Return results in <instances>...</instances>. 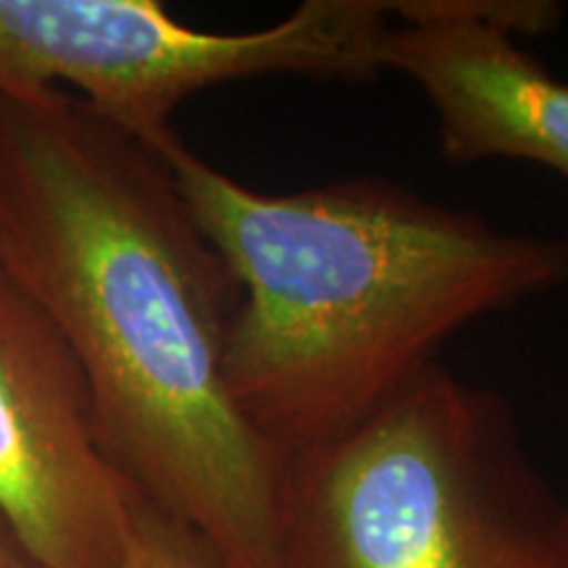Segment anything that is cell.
Wrapping results in <instances>:
<instances>
[{
  "instance_id": "52a82bcc",
  "label": "cell",
  "mask_w": 568,
  "mask_h": 568,
  "mask_svg": "<svg viewBox=\"0 0 568 568\" xmlns=\"http://www.w3.org/2000/svg\"><path fill=\"white\" fill-rule=\"evenodd\" d=\"M119 568H230L193 527L130 489L124 550Z\"/></svg>"
},
{
  "instance_id": "5b68a950",
  "label": "cell",
  "mask_w": 568,
  "mask_h": 568,
  "mask_svg": "<svg viewBox=\"0 0 568 568\" xmlns=\"http://www.w3.org/2000/svg\"><path fill=\"white\" fill-rule=\"evenodd\" d=\"M0 514L38 568H119L130 487L98 443L80 364L0 266Z\"/></svg>"
},
{
  "instance_id": "9c48e42d",
  "label": "cell",
  "mask_w": 568,
  "mask_h": 568,
  "mask_svg": "<svg viewBox=\"0 0 568 568\" xmlns=\"http://www.w3.org/2000/svg\"><path fill=\"white\" fill-rule=\"evenodd\" d=\"M560 545H564V564L568 568V495L560 500Z\"/></svg>"
},
{
  "instance_id": "8992f818",
  "label": "cell",
  "mask_w": 568,
  "mask_h": 568,
  "mask_svg": "<svg viewBox=\"0 0 568 568\" xmlns=\"http://www.w3.org/2000/svg\"><path fill=\"white\" fill-rule=\"evenodd\" d=\"M382 69L418 84L437 113L445 161H529L568 180V82L516 34H550L556 0H400Z\"/></svg>"
},
{
  "instance_id": "6da1fadb",
  "label": "cell",
  "mask_w": 568,
  "mask_h": 568,
  "mask_svg": "<svg viewBox=\"0 0 568 568\" xmlns=\"http://www.w3.org/2000/svg\"><path fill=\"white\" fill-rule=\"evenodd\" d=\"M0 266L67 339L124 485L230 568H280L287 458L226 382L240 284L166 155L63 90L0 95Z\"/></svg>"
},
{
  "instance_id": "277c9868",
  "label": "cell",
  "mask_w": 568,
  "mask_h": 568,
  "mask_svg": "<svg viewBox=\"0 0 568 568\" xmlns=\"http://www.w3.org/2000/svg\"><path fill=\"white\" fill-rule=\"evenodd\" d=\"M393 27L385 0H305L272 27L209 32L155 0H0V95L34 101L69 84L161 155L195 92L255 77L366 82Z\"/></svg>"
},
{
  "instance_id": "3957f363",
  "label": "cell",
  "mask_w": 568,
  "mask_h": 568,
  "mask_svg": "<svg viewBox=\"0 0 568 568\" xmlns=\"http://www.w3.org/2000/svg\"><path fill=\"white\" fill-rule=\"evenodd\" d=\"M280 568H566L560 500L508 403L437 364L287 458Z\"/></svg>"
},
{
  "instance_id": "7a4b0ae2",
  "label": "cell",
  "mask_w": 568,
  "mask_h": 568,
  "mask_svg": "<svg viewBox=\"0 0 568 568\" xmlns=\"http://www.w3.org/2000/svg\"><path fill=\"white\" fill-rule=\"evenodd\" d=\"M176 187L240 284L226 382L282 458L358 429L468 324L568 284V240L374 176L255 193L184 142Z\"/></svg>"
},
{
  "instance_id": "ba28073f",
  "label": "cell",
  "mask_w": 568,
  "mask_h": 568,
  "mask_svg": "<svg viewBox=\"0 0 568 568\" xmlns=\"http://www.w3.org/2000/svg\"><path fill=\"white\" fill-rule=\"evenodd\" d=\"M0 568H38L3 514H0Z\"/></svg>"
}]
</instances>
